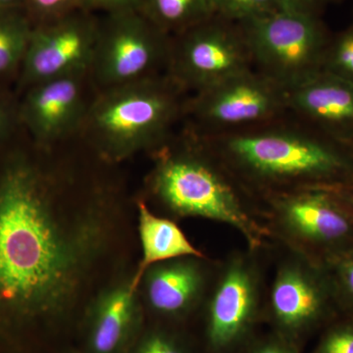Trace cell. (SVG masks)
<instances>
[{"mask_svg":"<svg viewBox=\"0 0 353 353\" xmlns=\"http://www.w3.org/2000/svg\"><path fill=\"white\" fill-rule=\"evenodd\" d=\"M80 141L0 158V353H39L131 271L134 197Z\"/></svg>","mask_w":353,"mask_h":353,"instance_id":"1","label":"cell"},{"mask_svg":"<svg viewBox=\"0 0 353 353\" xmlns=\"http://www.w3.org/2000/svg\"><path fill=\"white\" fill-rule=\"evenodd\" d=\"M201 138L257 205L297 190L353 188L352 146L281 119Z\"/></svg>","mask_w":353,"mask_h":353,"instance_id":"2","label":"cell"},{"mask_svg":"<svg viewBox=\"0 0 353 353\" xmlns=\"http://www.w3.org/2000/svg\"><path fill=\"white\" fill-rule=\"evenodd\" d=\"M139 196L153 211L173 220L183 218L222 223L236 230L253 250H270V233L256 202L241 189L205 141L189 131L172 134L150 154Z\"/></svg>","mask_w":353,"mask_h":353,"instance_id":"3","label":"cell"},{"mask_svg":"<svg viewBox=\"0 0 353 353\" xmlns=\"http://www.w3.org/2000/svg\"><path fill=\"white\" fill-rule=\"evenodd\" d=\"M185 94L167 74L97 92L79 139L111 165L152 154L183 118Z\"/></svg>","mask_w":353,"mask_h":353,"instance_id":"4","label":"cell"},{"mask_svg":"<svg viewBox=\"0 0 353 353\" xmlns=\"http://www.w3.org/2000/svg\"><path fill=\"white\" fill-rule=\"evenodd\" d=\"M269 250H236L218 261L214 279L199 311L208 353H241L265 321L269 281L264 254Z\"/></svg>","mask_w":353,"mask_h":353,"instance_id":"5","label":"cell"},{"mask_svg":"<svg viewBox=\"0 0 353 353\" xmlns=\"http://www.w3.org/2000/svg\"><path fill=\"white\" fill-rule=\"evenodd\" d=\"M274 245L325 266L353 248V211L332 190L276 194L259 202Z\"/></svg>","mask_w":353,"mask_h":353,"instance_id":"6","label":"cell"},{"mask_svg":"<svg viewBox=\"0 0 353 353\" xmlns=\"http://www.w3.org/2000/svg\"><path fill=\"white\" fill-rule=\"evenodd\" d=\"M280 248L282 254L267 290L265 321L272 332L301 350L341 311L326 266Z\"/></svg>","mask_w":353,"mask_h":353,"instance_id":"7","label":"cell"},{"mask_svg":"<svg viewBox=\"0 0 353 353\" xmlns=\"http://www.w3.org/2000/svg\"><path fill=\"white\" fill-rule=\"evenodd\" d=\"M239 24L254 69L285 90L321 71L329 41L318 15L282 9Z\"/></svg>","mask_w":353,"mask_h":353,"instance_id":"8","label":"cell"},{"mask_svg":"<svg viewBox=\"0 0 353 353\" xmlns=\"http://www.w3.org/2000/svg\"><path fill=\"white\" fill-rule=\"evenodd\" d=\"M288 90L254 68L232 77L185 99V129L201 137H214L282 119Z\"/></svg>","mask_w":353,"mask_h":353,"instance_id":"9","label":"cell"},{"mask_svg":"<svg viewBox=\"0 0 353 353\" xmlns=\"http://www.w3.org/2000/svg\"><path fill=\"white\" fill-rule=\"evenodd\" d=\"M172 36L138 10L99 16L90 72L97 92L164 75Z\"/></svg>","mask_w":353,"mask_h":353,"instance_id":"10","label":"cell"},{"mask_svg":"<svg viewBox=\"0 0 353 353\" xmlns=\"http://www.w3.org/2000/svg\"><path fill=\"white\" fill-rule=\"evenodd\" d=\"M254 68L239 23L216 14L172 37L167 76L194 94Z\"/></svg>","mask_w":353,"mask_h":353,"instance_id":"11","label":"cell"},{"mask_svg":"<svg viewBox=\"0 0 353 353\" xmlns=\"http://www.w3.org/2000/svg\"><path fill=\"white\" fill-rule=\"evenodd\" d=\"M97 92L90 69L37 83L18 106L20 123L34 145L60 148L79 139Z\"/></svg>","mask_w":353,"mask_h":353,"instance_id":"12","label":"cell"},{"mask_svg":"<svg viewBox=\"0 0 353 353\" xmlns=\"http://www.w3.org/2000/svg\"><path fill=\"white\" fill-rule=\"evenodd\" d=\"M99 15L82 8L34 25L19 74L24 90L83 70L90 69Z\"/></svg>","mask_w":353,"mask_h":353,"instance_id":"13","label":"cell"},{"mask_svg":"<svg viewBox=\"0 0 353 353\" xmlns=\"http://www.w3.org/2000/svg\"><path fill=\"white\" fill-rule=\"evenodd\" d=\"M218 261L208 256L181 257L153 265L139 290L146 317L182 326L199 315L214 279Z\"/></svg>","mask_w":353,"mask_h":353,"instance_id":"14","label":"cell"},{"mask_svg":"<svg viewBox=\"0 0 353 353\" xmlns=\"http://www.w3.org/2000/svg\"><path fill=\"white\" fill-rule=\"evenodd\" d=\"M128 271L99 292L83 316L85 353H128L145 326L139 290Z\"/></svg>","mask_w":353,"mask_h":353,"instance_id":"15","label":"cell"},{"mask_svg":"<svg viewBox=\"0 0 353 353\" xmlns=\"http://www.w3.org/2000/svg\"><path fill=\"white\" fill-rule=\"evenodd\" d=\"M288 103L289 111L353 148V83L321 70L288 90Z\"/></svg>","mask_w":353,"mask_h":353,"instance_id":"16","label":"cell"},{"mask_svg":"<svg viewBox=\"0 0 353 353\" xmlns=\"http://www.w3.org/2000/svg\"><path fill=\"white\" fill-rule=\"evenodd\" d=\"M137 239L141 257L132 272V282L136 289L148 268L181 257L206 256L192 245L176 221L154 212L143 197L134 196Z\"/></svg>","mask_w":353,"mask_h":353,"instance_id":"17","label":"cell"},{"mask_svg":"<svg viewBox=\"0 0 353 353\" xmlns=\"http://www.w3.org/2000/svg\"><path fill=\"white\" fill-rule=\"evenodd\" d=\"M139 11L172 37L217 14L214 0H141Z\"/></svg>","mask_w":353,"mask_h":353,"instance_id":"18","label":"cell"},{"mask_svg":"<svg viewBox=\"0 0 353 353\" xmlns=\"http://www.w3.org/2000/svg\"><path fill=\"white\" fill-rule=\"evenodd\" d=\"M32 28L25 10L0 11V79L19 74Z\"/></svg>","mask_w":353,"mask_h":353,"instance_id":"19","label":"cell"},{"mask_svg":"<svg viewBox=\"0 0 353 353\" xmlns=\"http://www.w3.org/2000/svg\"><path fill=\"white\" fill-rule=\"evenodd\" d=\"M181 326L153 321L145 325L128 353H196Z\"/></svg>","mask_w":353,"mask_h":353,"instance_id":"20","label":"cell"},{"mask_svg":"<svg viewBox=\"0 0 353 353\" xmlns=\"http://www.w3.org/2000/svg\"><path fill=\"white\" fill-rule=\"evenodd\" d=\"M343 314L353 317V248L325 265Z\"/></svg>","mask_w":353,"mask_h":353,"instance_id":"21","label":"cell"},{"mask_svg":"<svg viewBox=\"0 0 353 353\" xmlns=\"http://www.w3.org/2000/svg\"><path fill=\"white\" fill-rule=\"evenodd\" d=\"M322 70L353 83V26L329 43Z\"/></svg>","mask_w":353,"mask_h":353,"instance_id":"22","label":"cell"},{"mask_svg":"<svg viewBox=\"0 0 353 353\" xmlns=\"http://www.w3.org/2000/svg\"><path fill=\"white\" fill-rule=\"evenodd\" d=\"M311 353H353V317L341 313L327 325Z\"/></svg>","mask_w":353,"mask_h":353,"instance_id":"23","label":"cell"},{"mask_svg":"<svg viewBox=\"0 0 353 353\" xmlns=\"http://www.w3.org/2000/svg\"><path fill=\"white\" fill-rule=\"evenodd\" d=\"M218 15L236 23L282 10L280 0H214Z\"/></svg>","mask_w":353,"mask_h":353,"instance_id":"24","label":"cell"},{"mask_svg":"<svg viewBox=\"0 0 353 353\" xmlns=\"http://www.w3.org/2000/svg\"><path fill=\"white\" fill-rule=\"evenodd\" d=\"M82 6V0H26L25 12L32 24L55 19Z\"/></svg>","mask_w":353,"mask_h":353,"instance_id":"25","label":"cell"},{"mask_svg":"<svg viewBox=\"0 0 353 353\" xmlns=\"http://www.w3.org/2000/svg\"><path fill=\"white\" fill-rule=\"evenodd\" d=\"M301 350L274 332L256 336L241 353H301Z\"/></svg>","mask_w":353,"mask_h":353,"instance_id":"26","label":"cell"},{"mask_svg":"<svg viewBox=\"0 0 353 353\" xmlns=\"http://www.w3.org/2000/svg\"><path fill=\"white\" fill-rule=\"evenodd\" d=\"M141 0H82L81 8L97 15L139 11Z\"/></svg>","mask_w":353,"mask_h":353,"instance_id":"27","label":"cell"},{"mask_svg":"<svg viewBox=\"0 0 353 353\" xmlns=\"http://www.w3.org/2000/svg\"><path fill=\"white\" fill-rule=\"evenodd\" d=\"M323 1L324 0H280L283 10L314 15H318V9Z\"/></svg>","mask_w":353,"mask_h":353,"instance_id":"28","label":"cell"},{"mask_svg":"<svg viewBox=\"0 0 353 353\" xmlns=\"http://www.w3.org/2000/svg\"><path fill=\"white\" fill-rule=\"evenodd\" d=\"M14 118L19 119L18 108L13 110L8 101L0 97V143L8 134Z\"/></svg>","mask_w":353,"mask_h":353,"instance_id":"29","label":"cell"},{"mask_svg":"<svg viewBox=\"0 0 353 353\" xmlns=\"http://www.w3.org/2000/svg\"><path fill=\"white\" fill-rule=\"evenodd\" d=\"M345 205L353 211V188L332 190Z\"/></svg>","mask_w":353,"mask_h":353,"instance_id":"30","label":"cell"},{"mask_svg":"<svg viewBox=\"0 0 353 353\" xmlns=\"http://www.w3.org/2000/svg\"><path fill=\"white\" fill-rule=\"evenodd\" d=\"M26 0H0V11L25 10Z\"/></svg>","mask_w":353,"mask_h":353,"instance_id":"31","label":"cell"}]
</instances>
